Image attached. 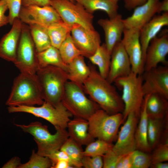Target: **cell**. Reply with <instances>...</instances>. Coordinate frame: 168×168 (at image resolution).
<instances>
[{
  "label": "cell",
  "mask_w": 168,
  "mask_h": 168,
  "mask_svg": "<svg viewBox=\"0 0 168 168\" xmlns=\"http://www.w3.org/2000/svg\"><path fill=\"white\" fill-rule=\"evenodd\" d=\"M66 72L68 80L83 89V83L90 74L91 69L86 64L84 57L80 55L67 65Z\"/></svg>",
  "instance_id": "cb8c5ba5"
},
{
  "label": "cell",
  "mask_w": 168,
  "mask_h": 168,
  "mask_svg": "<svg viewBox=\"0 0 168 168\" xmlns=\"http://www.w3.org/2000/svg\"><path fill=\"white\" fill-rule=\"evenodd\" d=\"M157 0V1H159V0Z\"/></svg>",
  "instance_id": "f5cc1de1"
},
{
  "label": "cell",
  "mask_w": 168,
  "mask_h": 168,
  "mask_svg": "<svg viewBox=\"0 0 168 168\" xmlns=\"http://www.w3.org/2000/svg\"><path fill=\"white\" fill-rule=\"evenodd\" d=\"M148 95L146 109L148 117L164 118L168 114V99L157 94Z\"/></svg>",
  "instance_id": "d4e9b609"
},
{
  "label": "cell",
  "mask_w": 168,
  "mask_h": 168,
  "mask_svg": "<svg viewBox=\"0 0 168 168\" xmlns=\"http://www.w3.org/2000/svg\"><path fill=\"white\" fill-rule=\"evenodd\" d=\"M9 10V24L12 25L14 20L19 18L22 7V0H5Z\"/></svg>",
  "instance_id": "74e56055"
},
{
  "label": "cell",
  "mask_w": 168,
  "mask_h": 168,
  "mask_svg": "<svg viewBox=\"0 0 168 168\" xmlns=\"http://www.w3.org/2000/svg\"><path fill=\"white\" fill-rule=\"evenodd\" d=\"M140 31L124 28L121 42L129 57L132 72L142 75L144 71V62L140 40Z\"/></svg>",
  "instance_id": "7c38bea8"
},
{
  "label": "cell",
  "mask_w": 168,
  "mask_h": 168,
  "mask_svg": "<svg viewBox=\"0 0 168 168\" xmlns=\"http://www.w3.org/2000/svg\"><path fill=\"white\" fill-rule=\"evenodd\" d=\"M150 167L152 168H168V163L167 162H159L151 165Z\"/></svg>",
  "instance_id": "681fc988"
},
{
  "label": "cell",
  "mask_w": 168,
  "mask_h": 168,
  "mask_svg": "<svg viewBox=\"0 0 168 168\" xmlns=\"http://www.w3.org/2000/svg\"><path fill=\"white\" fill-rule=\"evenodd\" d=\"M44 100L54 106L61 102L68 79L67 72L55 66L39 68L36 72Z\"/></svg>",
  "instance_id": "3957f363"
},
{
  "label": "cell",
  "mask_w": 168,
  "mask_h": 168,
  "mask_svg": "<svg viewBox=\"0 0 168 168\" xmlns=\"http://www.w3.org/2000/svg\"><path fill=\"white\" fill-rule=\"evenodd\" d=\"M67 129L69 137L82 146H86L95 140L89 133L87 120L74 117L69 121Z\"/></svg>",
  "instance_id": "7402d4cb"
},
{
  "label": "cell",
  "mask_w": 168,
  "mask_h": 168,
  "mask_svg": "<svg viewBox=\"0 0 168 168\" xmlns=\"http://www.w3.org/2000/svg\"><path fill=\"white\" fill-rule=\"evenodd\" d=\"M50 5L58 13L62 21L72 26L78 24L87 29H94V16L80 3L69 0H51Z\"/></svg>",
  "instance_id": "30bf717a"
},
{
  "label": "cell",
  "mask_w": 168,
  "mask_h": 168,
  "mask_svg": "<svg viewBox=\"0 0 168 168\" xmlns=\"http://www.w3.org/2000/svg\"><path fill=\"white\" fill-rule=\"evenodd\" d=\"M139 119L133 113H130L127 116L112 149L118 155H123L136 149L135 135Z\"/></svg>",
  "instance_id": "9a60e30c"
},
{
  "label": "cell",
  "mask_w": 168,
  "mask_h": 168,
  "mask_svg": "<svg viewBox=\"0 0 168 168\" xmlns=\"http://www.w3.org/2000/svg\"><path fill=\"white\" fill-rule=\"evenodd\" d=\"M69 0L70 1H71L72 2H75V1L74 0Z\"/></svg>",
  "instance_id": "f907efd6"
},
{
  "label": "cell",
  "mask_w": 168,
  "mask_h": 168,
  "mask_svg": "<svg viewBox=\"0 0 168 168\" xmlns=\"http://www.w3.org/2000/svg\"><path fill=\"white\" fill-rule=\"evenodd\" d=\"M72 26L63 21L54 24L47 28L51 45L59 49L71 32Z\"/></svg>",
  "instance_id": "f1b7e54d"
},
{
  "label": "cell",
  "mask_w": 168,
  "mask_h": 168,
  "mask_svg": "<svg viewBox=\"0 0 168 168\" xmlns=\"http://www.w3.org/2000/svg\"><path fill=\"white\" fill-rule=\"evenodd\" d=\"M47 157L51 160L52 165L58 160H63L69 162L74 168H80L82 167L81 165L72 159L65 152L60 150L51 153Z\"/></svg>",
  "instance_id": "60d3db41"
},
{
  "label": "cell",
  "mask_w": 168,
  "mask_h": 168,
  "mask_svg": "<svg viewBox=\"0 0 168 168\" xmlns=\"http://www.w3.org/2000/svg\"><path fill=\"white\" fill-rule=\"evenodd\" d=\"M23 23L15 19L10 30L0 41V58L13 63L15 61Z\"/></svg>",
  "instance_id": "d6986e66"
},
{
  "label": "cell",
  "mask_w": 168,
  "mask_h": 168,
  "mask_svg": "<svg viewBox=\"0 0 168 168\" xmlns=\"http://www.w3.org/2000/svg\"><path fill=\"white\" fill-rule=\"evenodd\" d=\"M148 95L145 96L135 132L136 149L149 153L152 150L148 140L147 125L148 116L146 109V103Z\"/></svg>",
  "instance_id": "603a6c76"
},
{
  "label": "cell",
  "mask_w": 168,
  "mask_h": 168,
  "mask_svg": "<svg viewBox=\"0 0 168 168\" xmlns=\"http://www.w3.org/2000/svg\"><path fill=\"white\" fill-rule=\"evenodd\" d=\"M81 163L82 167L85 168H102L103 163L102 156H84Z\"/></svg>",
  "instance_id": "ab89813d"
},
{
  "label": "cell",
  "mask_w": 168,
  "mask_h": 168,
  "mask_svg": "<svg viewBox=\"0 0 168 168\" xmlns=\"http://www.w3.org/2000/svg\"><path fill=\"white\" fill-rule=\"evenodd\" d=\"M44 102L36 74L20 72L14 79L6 104L8 106H40Z\"/></svg>",
  "instance_id": "7a4b0ae2"
},
{
  "label": "cell",
  "mask_w": 168,
  "mask_h": 168,
  "mask_svg": "<svg viewBox=\"0 0 168 168\" xmlns=\"http://www.w3.org/2000/svg\"><path fill=\"white\" fill-rule=\"evenodd\" d=\"M132 168H148L151 165L150 155L136 149L132 153Z\"/></svg>",
  "instance_id": "d590c367"
},
{
  "label": "cell",
  "mask_w": 168,
  "mask_h": 168,
  "mask_svg": "<svg viewBox=\"0 0 168 168\" xmlns=\"http://www.w3.org/2000/svg\"><path fill=\"white\" fill-rule=\"evenodd\" d=\"M37 55L39 68L52 66L67 71V65L63 62L58 49L51 45L43 51L37 52Z\"/></svg>",
  "instance_id": "4316f807"
},
{
  "label": "cell",
  "mask_w": 168,
  "mask_h": 168,
  "mask_svg": "<svg viewBox=\"0 0 168 168\" xmlns=\"http://www.w3.org/2000/svg\"><path fill=\"white\" fill-rule=\"evenodd\" d=\"M24 132L32 135L38 147L39 154L47 157L51 153L59 150L68 138L67 129H57L52 134L48 127L39 121L32 122L28 125L14 124Z\"/></svg>",
  "instance_id": "277c9868"
},
{
  "label": "cell",
  "mask_w": 168,
  "mask_h": 168,
  "mask_svg": "<svg viewBox=\"0 0 168 168\" xmlns=\"http://www.w3.org/2000/svg\"><path fill=\"white\" fill-rule=\"evenodd\" d=\"M168 25V12L155 15L142 28L140 32V40L145 62L146 53L151 41L164 26Z\"/></svg>",
  "instance_id": "44dd1931"
},
{
  "label": "cell",
  "mask_w": 168,
  "mask_h": 168,
  "mask_svg": "<svg viewBox=\"0 0 168 168\" xmlns=\"http://www.w3.org/2000/svg\"><path fill=\"white\" fill-rule=\"evenodd\" d=\"M115 2H118L120 0H114Z\"/></svg>",
  "instance_id": "816d5d0a"
},
{
  "label": "cell",
  "mask_w": 168,
  "mask_h": 168,
  "mask_svg": "<svg viewBox=\"0 0 168 168\" xmlns=\"http://www.w3.org/2000/svg\"><path fill=\"white\" fill-rule=\"evenodd\" d=\"M164 118L148 117L147 137L152 150L159 143L163 128Z\"/></svg>",
  "instance_id": "4dcf8cb0"
},
{
  "label": "cell",
  "mask_w": 168,
  "mask_h": 168,
  "mask_svg": "<svg viewBox=\"0 0 168 168\" xmlns=\"http://www.w3.org/2000/svg\"><path fill=\"white\" fill-rule=\"evenodd\" d=\"M114 144L105 141L97 139L91 142L83 151L84 156H102L111 149Z\"/></svg>",
  "instance_id": "836d02e7"
},
{
  "label": "cell",
  "mask_w": 168,
  "mask_h": 168,
  "mask_svg": "<svg viewBox=\"0 0 168 168\" xmlns=\"http://www.w3.org/2000/svg\"><path fill=\"white\" fill-rule=\"evenodd\" d=\"M151 155V164L168 161V143H159Z\"/></svg>",
  "instance_id": "8d00e7d4"
},
{
  "label": "cell",
  "mask_w": 168,
  "mask_h": 168,
  "mask_svg": "<svg viewBox=\"0 0 168 168\" xmlns=\"http://www.w3.org/2000/svg\"><path fill=\"white\" fill-rule=\"evenodd\" d=\"M37 54L29 26L23 23L14 63L20 72L35 74L39 68Z\"/></svg>",
  "instance_id": "9c48e42d"
},
{
  "label": "cell",
  "mask_w": 168,
  "mask_h": 168,
  "mask_svg": "<svg viewBox=\"0 0 168 168\" xmlns=\"http://www.w3.org/2000/svg\"><path fill=\"white\" fill-rule=\"evenodd\" d=\"M112 149L102 156L103 163V168H116L118 162L123 156L118 155Z\"/></svg>",
  "instance_id": "f35d334b"
},
{
  "label": "cell",
  "mask_w": 168,
  "mask_h": 168,
  "mask_svg": "<svg viewBox=\"0 0 168 168\" xmlns=\"http://www.w3.org/2000/svg\"><path fill=\"white\" fill-rule=\"evenodd\" d=\"M52 166L49 157L41 156L33 150L29 161L21 164L19 168H51Z\"/></svg>",
  "instance_id": "e575fe53"
},
{
  "label": "cell",
  "mask_w": 168,
  "mask_h": 168,
  "mask_svg": "<svg viewBox=\"0 0 168 168\" xmlns=\"http://www.w3.org/2000/svg\"><path fill=\"white\" fill-rule=\"evenodd\" d=\"M111 54L105 43L100 45L95 53L88 58L91 62L98 68L100 74L107 78L110 69Z\"/></svg>",
  "instance_id": "83f0119b"
},
{
  "label": "cell",
  "mask_w": 168,
  "mask_h": 168,
  "mask_svg": "<svg viewBox=\"0 0 168 168\" xmlns=\"http://www.w3.org/2000/svg\"><path fill=\"white\" fill-rule=\"evenodd\" d=\"M161 12H168V0H163L160 2L158 7V13Z\"/></svg>",
  "instance_id": "c3c4849f"
},
{
  "label": "cell",
  "mask_w": 168,
  "mask_h": 168,
  "mask_svg": "<svg viewBox=\"0 0 168 168\" xmlns=\"http://www.w3.org/2000/svg\"><path fill=\"white\" fill-rule=\"evenodd\" d=\"M98 24L104 30L105 43L108 50L111 54L115 46L120 42L125 28L122 16L118 14L109 19H100Z\"/></svg>",
  "instance_id": "ffe728a7"
},
{
  "label": "cell",
  "mask_w": 168,
  "mask_h": 168,
  "mask_svg": "<svg viewBox=\"0 0 168 168\" xmlns=\"http://www.w3.org/2000/svg\"><path fill=\"white\" fill-rule=\"evenodd\" d=\"M70 33L68 34L58 49L62 60L67 65L77 57L82 55L81 52L74 44Z\"/></svg>",
  "instance_id": "1f68e13d"
},
{
  "label": "cell",
  "mask_w": 168,
  "mask_h": 168,
  "mask_svg": "<svg viewBox=\"0 0 168 168\" xmlns=\"http://www.w3.org/2000/svg\"><path fill=\"white\" fill-rule=\"evenodd\" d=\"M142 88L145 96L155 93L168 99V68L158 66L142 75Z\"/></svg>",
  "instance_id": "4fadbf2b"
},
{
  "label": "cell",
  "mask_w": 168,
  "mask_h": 168,
  "mask_svg": "<svg viewBox=\"0 0 168 168\" xmlns=\"http://www.w3.org/2000/svg\"><path fill=\"white\" fill-rule=\"evenodd\" d=\"M87 120L89 132L92 138L112 143L124 121L122 113L110 114L101 109L96 111Z\"/></svg>",
  "instance_id": "52a82bcc"
},
{
  "label": "cell",
  "mask_w": 168,
  "mask_h": 168,
  "mask_svg": "<svg viewBox=\"0 0 168 168\" xmlns=\"http://www.w3.org/2000/svg\"><path fill=\"white\" fill-rule=\"evenodd\" d=\"M147 0H124V7L128 10H131L142 5Z\"/></svg>",
  "instance_id": "f6af8a7d"
},
{
  "label": "cell",
  "mask_w": 168,
  "mask_h": 168,
  "mask_svg": "<svg viewBox=\"0 0 168 168\" xmlns=\"http://www.w3.org/2000/svg\"><path fill=\"white\" fill-rule=\"evenodd\" d=\"M73 168L74 167L68 161L63 160H59L53 165L51 168Z\"/></svg>",
  "instance_id": "7dc6e473"
},
{
  "label": "cell",
  "mask_w": 168,
  "mask_h": 168,
  "mask_svg": "<svg viewBox=\"0 0 168 168\" xmlns=\"http://www.w3.org/2000/svg\"><path fill=\"white\" fill-rule=\"evenodd\" d=\"M28 26L37 52L43 51L51 45L47 28L35 24Z\"/></svg>",
  "instance_id": "f546056e"
},
{
  "label": "cell",
  "mask_w": 168,
  "mask_h": 168,
  "mask_svg": "<svg viewBox=\"0 0 168 168\" xmlns=\"http://www.w3.org/2000/svg\"><path fill=\"white\" fill-rule=\"evenodd\" d=\"M51 0H22V6H36L44 7L50 5Z\"/></svg>",
  "instance_id": "ee69618b"
},
{
  "label": "cell",
  "mask_w": 168,
  "mask_h": 168,
  "mask_svg": "<svg viewBox=\"0 0 168 168\" xmlns=\"http://www.w3.org/2000/svg\"><path fill=\"white\" fill-rule=\"evenodd\" d=\"M21 159L19 157H14L6 163L2 168H19L21 164Z\"/></svg>",
  "instance_id": "bcb514c9"
},
{
  "label": "cell",
  "mask_w": 168,
  "mask_h": 168,
  "mask_svg": "<svg viewBox=\"0 0 168 168\" xmlns=\"http://www.w3.org/2000/svg\"><path fill=\"white\" fill-rule=\"evenodd\" d=\"M9 113L23 112L43 118L50 123L56 130L67 129L68 124L73 116L62 102L55 106L45 102L39 106H8Z\"/></svg>",
  "instance_id": "ba28073f"
},
{
  "label": "cell",
  "mask_w": 168,
  "mask_h": 168,
  "mask_svg": "<svg viewBox=\"0 0 168 168\" xmlns=\"http://www.w3.org/2000/svg\"><path fill=\"white\" fill-rule=\"evenodd\" d=\"M82 146L68 137L64 142L60 150L65 152L72 159L82 167L81 161L84 156V150Z\"/></svg>",
  "instance_id": "d6a6232c"
},
{
  "label": "cell",
  "mask_w": 168,
  "mask_h": 168,
  "mask_svg": "<svg viewBox=\"0 0 168 168\" xmlns=\"http://www.w3.org/2000/svg\"><path fill=\"white\" fill-rule=\"evenodd\" d=\"M84 82L83 90L100 109L110 114L123 113L124 105L115 87L103 77L93 67Z\"/></svg>",
  "instance_id": "6da1fadb"
},
{
  "label": "cell",
  "mask_w": 168,
  "mask_h": 168,
  "mask_svg": "<svg viewBox=\"0 0 168 168\" xmlns=\"http://www.w3.org/2000/svg\"><path fill=\"white\" fill-rule=\"evenodd\" d=\"M70 33L74 44L84 57L92 56L101 45L100 35L95 29L75 24L72 26Z\"/></svg>",
  "instance_id": "5bb4252c"
},
{
  "label": "cell",
  "mask_w": 168,
  "mask_h": 168,
  "mask_svg": "<svg viewBox=\"0 0 168 168\" xmlns=\"http://www.w3.org/2000/svg\"><path fill=\"white\" fill-rule=\"evenodd\" d=\"M132 152L122 156L117 165L116 168H132Z\"/></svg>",
  "instance_id": "b9f144b4"
},
{
  "label": "cell",
  "mask_w": 168,
  "mask_h": 168,
  "mask_svg": "<svg viewBox=\"0 0 168 168\" xmlns=\"http://www.w3.org/2000/svg\"><path fill=\"white\" fill-rule=\"evenodd\" d=\"M168 54L167 34H164L160 37H154L151 41L146 51L144 71L156 67L160 63L167 66V61L166 57Z\"/></svg>",
  "instance_id": "2e32d148"
},
{
  "label": "cell",
  "mask_w": 168,
  "mask_h": 168,
  "mask_svg": "<svg viewBox=\"0 0 168 168\" xmlns=\"http://www.w3.org/2000/svg\"><path fill=\"white\" fill-rule=\"evenodd\" d=\"M114 82L122 90L121 97L124 105L122 113L124 121L130 113L139 117L145 97L142 75L132 72L127 76L117 79Z\"/></svg>",
  "instance_id": "5b68a950"
},
{
  "label": "cell",
  "mask_w": 168,
  "mask_h": 168,
  "mask_svg": "<svg viewBox=\"0 0 168 168\" xmlns=\"http://www.w3.org/2000/svg\"><path fill=\"white\" fill-rule=\"evenodd\" d=\"M160 1L147 0L143 4L136 7L133 14L123 22L125 28L140 31L143 26L158 13Z\"/></svg>",
  "instance_id": "ac0fdd59"
},
{
  "label": "cell",
  "mask_w": 168,
  "mask_h": 168,
  "mask_svg": "<svg viewBox=\"0 0 168 168\" xmlns=\"http://www.w3.org/2000/svg\"><path fill=\"white\" fill-rule=\"evenodd\" d=\"M61 102L74 117L87 120L100 109L96 103L86 96L82 88L70 81L66 83Z\"/></svg>",
  "instance_id": "8992f818"
},
{
  "label": "cell",
  "mask_w": 168,
  "mask_h": 168,
  "mask_svg": "<svg viewBox=\"0 0 168 168\" xmlns=\"http://www.w3.org/2000/svg\"><path fill=\"white\" fill-rule=\"evenodd\" d=\"M19 18L23 23L28 25L35 24L46 28L63 21L57 11L51 5L22 6Z\"/></svg>",
  "instance_id": "8fae6325"
},
{
  "label": "cell",
  "mask_w": 168,
  "mask_h": 168,
  "mask_svg": "<svg viewBox=\"0 0 168 168\" xmlns=\"http://www.w3.org/2000/svg\"><path fill=\"white\" fill-rule=\"evenodd\" d=\"M131 72L129 57L121 41L115 46L112 51L110 69L106 79L112 84L117 79L127 76Z\"/></svg>",
  "instance_id": "e0dca14e"
},
{
  "label": "cell",
  "mask_w": 168,
  "mask_h": 168,
  "mask_svg": "<svg viewBox=\"0 0 168 168\" xmlns=\"http://www.w3.org/2000/svg\"><path fill=\"white\" fill-rule=\"evenodd\" d=\"M82 4L89 13L93 14L97 10L105 12L109 18L118 14L119 6L114 0H74Z\"/></svg>",
  "instance_id": "484cf974"
},
{
  "label": "cell",
  "mask_w": 168,
  "mask_h": 168,
  "mask_svg": "<svg viewBox=\"0 0 168 168\" xmlns=\"http://www.w3.org/2000/svg\"><path fill=\"white\" fill-rule=\"evenodd\" d=\"M7 9L5 0H0V27L9 23L8 16L5 14Z\"/></svg>",
  "instance_id": "7bdbcfd3"
}]
</instances>
